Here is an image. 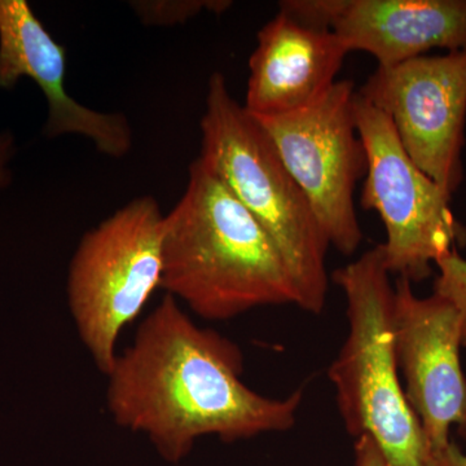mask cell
I'll return each instance as SVG.
<instances>
[{"label": "cell", "instance_id": "cell-1", "mask_svg": "<svg viewBox=\"0 0 466 466\" xmlns=\"http://www.w3.org/2000/svg\"><path fill=\"white\" fill-rule=\"evenodd\" d=\"M242 372L240 348L198 327L167 294L116 355L106 406L116 425L146 435L170 464L208 435L231 443L293 428L302 389L283 400L263 397L242 382Z\"/></svg>", "mask_w": 466, "mask_h": 466}, {"label": "cell", "instance_id": "cell-2", "mask_svg": "<svg viewBox=\"0 0 466 466\" xmlns=\"http://www.w3.org/2000/svg\"><path fill=\"white\" fill-rule=\"evenodd\" d=\"M161 288L210 321L266 306H299L275 242L200 158L189 167L183 198L165 216Z\"/></svg>", "mask_w": 466, "mask_h": 466}, {"label": "cell", "instance_id": "cell-3", "mask_svg": "<svg viewBox=\"0 0 466 466\" xmlns=\"http://www.w3.org/2000/svg\"><path fill=\"white\" fill-rule=\"evenodd\" d=\"M201 134L198 158L275 242L299 289V308L320 314L329 285V241L265 128L233 99L219 72L208 79Z\"/></svg>", "mask_w": 466, "mask_h": 466}, {"label": "cell", "instance_id": "cell-4", "mask_svg": "<svg viewBox=\"0 0 466 466\" xmlns=\"http://www.w3.org/2000/svg\"><path fill=\"white\" fill-rule=\"evenodd\" d=\"M390 276L381 244L334 272L348 302L349 332L329 379L350 435H370L392 466H435L400 381Z\"/></svg>", "mask_w": 466, "mask_h": 466}, {"label": "cell", "instance_id": "cell-5", "mask_svg": "<svg viewBox=\"0 0 466 466\" xmlns=\"http://www.w3.org/2000/svg\"><path fill=\"white\" fill-rule=\"evenodd\" d=\"M164 219L155 198H135L86 233L70 262V314L103 375L115 364L122 330L161 288Z\"/></svg>", "mask_w": 466, "mask_h": 466}, {"label": "cell", "instance_id": "cell-6", "mask_svg": "<svg viewBox=\"0 0 466 466\" xmlns=\"http://www.w3.org/2000/svg\"><path fill=\"white\" fill-rule=\"evenodd\" d=\"M354 116L367 155L360 205L385 226L386 266L410 283L424 281L438 260L466 244V227L453 216L452 196L417 167L390 119L358 91Z\"/></svg>", "mask_w": 466, "mask_h": 466}, {"label": "cell", "instance_id": "cell-7", "mask_svg": "<svg viewBox=\"0 0 466 466\" xmlns=\"http://www.w3.org/2000/svg\"><path fill=\"white\" fill-rule=\"evenodd\" d=\"M354 82L337 81L309 108L274 118H254L305 193L330 247L352 256L363 241L355 210L357 184L367 155L354 116Z\"/></svg>", "mask_w": 466, "mask_h": 466}, {"label": "cell", "instance_id": "cell-8", "mask_svg": "<svg viewBox=\"0 0 466 466\" xmlns=\"http://www.w3.org/2000/svg\"><path fill=\"white\" fill-rule=\"evenodd\" d=\"M358 94L390 119L410 158L449 195L464 179L466 50L379 66Z\"/></svg>", "mask_w": 466, "mask_h": 466}, {"label": "cell", "instance_id": "cell-9", "mask_svg": "<svg viewBox=\"0 0 466 466\" xmlns=\"http://www.w3.org/2000/svg\"><path fill=\"white\" fill-rule=\"evenodd\" d=\"M394 289L398 368L408 404L435 460L452 441L453 428L466 441L461 319L455 306L438 294L417 297L407 279L398 278Z\"/></svg>", "mask_w": 466, "mask_h": 466}, {"label": "cell", "instance_id": "cell-10", "mask_svg": "<svg viewBox=\"0 0 466 466\" xmlns=\"http://www.w3.org/2000/svg\"><path fill=\"white\" fill-rule=\"evenodd\" d=\"M299 16L332 30L350 52L392 66L441 48L466 50V0H302Z\"/></svg>", "mask_w": 466, "mask_h": 466}, {"label": "cell", "instance_id": "cell-11", "mask_svg": "<svg viewBox=\"0 0 466 466\" xmlns=\"http://www.w3.org/2000/svg\"><path fill=\"white\" fill-rule=\"evenodd\" d=\"M66 50L55 41L25 0H0V88L12 90L32 78L48 104L45 134L82 135L96 149L121 158L133 147V131L122 113L87 108L67 94Z\"/></svg>", "mask_w": 466, "mask_h": 466}, {"label": "cell", "instance_id": "cell-12", "mask_svg": "<svg viewBox=\"0 0 466 466\" xmlns=\"http://www.w3.org/2000/svg\"><path fill=\"white\" fill-rule=\"evenodd\" d=\"M349 54L332 30L305 25L279 11L257 35L244 108L256 118L309 108L336 84Z\"/></svg>", "mask_w": 466, "mask_h": 466}, {"label": "cell", "instance_id": "cell-13", "mask_svg": "<svg viewBox=\"0 0 466 466\" xmlns=\"http://www.w3.org/2000/svg\"><path fill=\"white\" fill-rule=\"evenodd\" d=\"M137 16L147 26H174L187 23L201 12L220 15L231 7L229 0H137L131 2Z\"/></svg>", "mask_w": 466, "mask_h": 466}, {"label": "cell", "instance_id": "cell-14", "mask_svg": "<svg viewBox=\"0 0 466 466\" xmlns=\"http://www.w3.org/2000/svg\"><path fill=\"white\" fill-rule=\"evenodd\" d=\"M438 276L434 281V293L450 300L461 319L462 345L466 348V259L459 251L447 254L435 263Z\"/></svg>", "mask_w": 466, "mask_h": 466}, {"label": "cell", "instance_id": "cell-15", "mask_svg": "<svg viewBox=\"0 0 466 466\" xmlns=\"http://www.w3.org/2000/svg\"><path fill=\"white\" fill-rule=\"evenodd\" d=\"M354 455L355 466H392L379 444L367 434L355 438Z\"/></svg>", "mask_w": 466, "mask_h": 466}, {"label": "cell", "instance_id": "cell-16", "mask_svg": "<svg viewBox=\"0 0 466 466\" xmlns=\"http://www.w3.org/2000/svg\"><path fill=\"white\" fill-rule=\"evenodd\" d=\"M15 153V140L11 133L0 134V189L11 183V171L8 168L9 159Z\"/></svg>", "mask_w": 466, "mask_h": 466}, {"label": "cell", "instance_id": "cell-17", "mask_svg": "<svg viewBox=\"0 0 466 466\" xmlns=\"http://www.w3.org/2000/svg\"><path fill=\"white\" fill-rule=\"evenodd\" d=\"M435 466H466V452L455 441H451L449 447L435 459Z\"/></svg>", "mask_w": 466, "mask_h": 466}]
</instances>
